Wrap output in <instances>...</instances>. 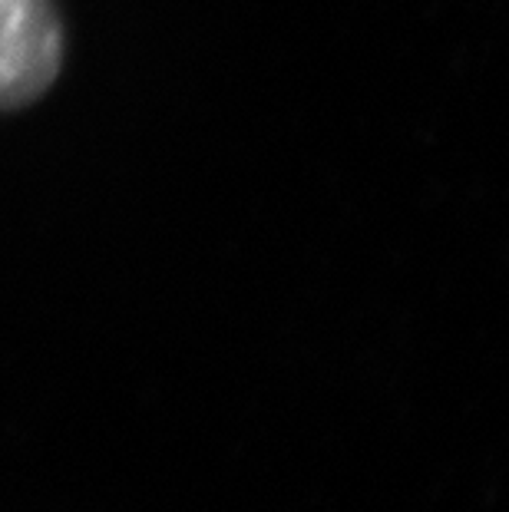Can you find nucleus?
Here are the masks:
<instances>
[{
  "instance_id": "1",
  "label": "nucleus",
  "mask_w": 509,
  "mask_h": 512,
  "mask_svg": "<svg viewBox=\"0 0 509 512\" xmlns=\"http://www.w3.org/2000/svg\"><path fill=\"white\" fill-rule=\"evenodd\" d=\"M63 63V27L53 0H0V110L50 90Z\"/></svg>"
}]
</instances>
